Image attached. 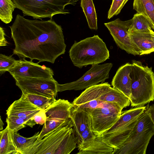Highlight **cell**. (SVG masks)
Wrapping results in <instances>:
<instances>
[{
  "instance_id": "6da1fadb",
  "label": "cell",
  "mask_w": 154,
  "mask_h": 154,
  "mask_svg": "<svg viewBox=\"0 0 154 154\" xmlns=\"http://www.w3.org/2000/svg\"><path fill=\"white\" fill-rule=\"evenodd\" d=\"M10 27L15 45L13 54L20 59L27 58L37 60L38 63H54L66 51L62 29L52 18L32 20L18 14Z\"/></svg>"
},
{
  "instance_id": "7a4b0ae2",
  "label": "cell",
  "mask_w": 154,
  "mask_h": 154,
  "mask_svg": "<svg viewBox=\"0 0 154 154\" xmlns=\"http://www.w3.org/2000/svg\"><path fill=\"white\" fill-rule=\"evenodd\" d=\"M70 120L39 140H37L23 154H69L76 147L78 138Z\"/></svg>"
},
{
  "instance_id": "3957f363",
  "label": "cell",
  "mask_w": 154,
  "mask_h": 154,
  "mask_svg": "<svg viewBox=\"0 0 154 154\" xmlns=\"http://www.w3.org/2000/svg\"><path fill=\"white\" fill-rule=\"evenodd\" d=\"M69 53L74 66L80 69L89 65L99 64L109 57L106 44L97 35L75 41Z\"/></svg>"
},
{
  "instance_id": "277c9868",
  "label": "cell",
  "mask_w": 154,
  "mask_h": 154,
  "mask_svg": "<svg viewBox=\"0 0 154 154\" xmlns=\"http://www.w3.org/2000/svg\"><path fill=\"white\" fill-rule=\"evenodd\" d=\"M131 64V106H143L154 100V73L140 61L133 60Z\"/></svg>"
},
{
  "instance_id": "5b68a950",
  "label": "cell",
  "mask_w": 154,
  "mask_h": 154,
  "mask_svg": "<svg viewBox=\"0 0 154 154\" xmlns=\"http://www.w3.org/2000/svg\"><path fill=\"white\" fill-rule=\"evenodd\" d=\"M145 110L138 118L129 137L112 154H146L154 135V124Z\"/></svg>"
},
{
  "instance_id": "8992f818",
  "label": "cell",
  "mask_w": 154,
  "mask_h": 154,
  "mask_svg": "<svg viewBox=\"0 0 154 154\" xmlns=\"http://www.w3.org/2000/svg\"><path fill=\"white\" fill-rule=\"evenodd\" d=\"M16 8L21 11L23 16H28L36 19L52 18L58 14L69 12L65 9L69 5H74L79 0H12Z\"/></svg>"
},
{
  "instance_id": "52a82bcc",
  "label": "cell",
  "mask_w": 154,
  "mask_h": 154,
  "mask_svg": "<svg viewBox=\"0 0 154 154\" xmlns=\"http://www.w3.org/2000/svg\"><path fill=\"white\" fill-rule=\"evenodd\" d=\"M99 100L117 104L123 109L131 104L130 99L120 91L113 87L108 82L101 83L86 88L73 100L76 105L92 100Z\"/></svg>"
},
{
  "instance_id": "ba28073f",
  "label": "cell",
  "mask_w": 154,
  "mask_h": 154,
  "mask_svg": "<svg viewBox=\"0 0 154 154\" xmlns=\"http://www.w3.org/2000/svg\"><path fill=\"white\" fill-rule=\"evenodd\" d=\"M112 66V63L92 65L91 68L77 80L63 84L58 83V92L82 90L100 83H103L109 78Z\"/></svg>"
},
{
  "instance_id": "9c48e42d",
  "label": "cell",
  "mask_w": 154,
  "mask_h": 154,
  "mask_svg": "<svg viewBox=\"0 0 154 154\" xmlns=\"http://www.w3.org/2000/svg\"><path fill=\"white\" fill-rule=\"evenodd\" d=\"M73 106L68 100L59 99L45 109L46 120L37 140L42 139L49 133L70 120Z\"/></svg>"
},
{
  "instance_id": "30bf717a",
  "label": "cell",
  "mask_w": 154,
  "mask_h": 154,
  "mask_svg": "<svg viewBox=\"0 0 154 154\" xmlns=\"http://www.w3.org/2000/svg\"><path fill=\"white\" fill-rule=\"evenodd\" d=\"M13 78L16 85L24 94L29 93L55 98L58 92V83L54 79Z\"/></svg>"
},
{
  "instance_id": "8fae6325",
  "label": "cell",
  "mask_w": 154,
  "mask_h": 154,
  "mask_svg": "<svg viewBox=\"0 0 154 154\" xmlns=\"http://www.w3.org/2000/svg\"><path fill=\"white\" fill-rule=\"evenodd\" d=\"M131 21V19L123 21L117 18L104 24L119 47L128 54L140 55L141 51L129 36L128 31Z\"/></svg>"
},
{
  "instance_id": "7c38bea8",
  "label": "cell",
  "mask_w": 154,
  "mask_h": 154,
  "mask_svg": "<svg viewBox=\"0 0 154 154\" xmlns=\"http://www.w3.org/2000/svg\"><path fill=\"white\" fill-rule=\"evenodd\" d=\"M122 110L109 107H99L92 110L90 116L92 132L97 135L103 134L116 122Z\"/></svg>"
},
{
  "instance_id": "4fadbf2b",
  "label": "cell",
  "mask_w": 154,
  "mask_h": 154,
  "mask_svg": "<svg viewBox=\"0 0 154 154\" xmlns=\"http://www.w3.org/2000/svg\"><path fill=\"white\" fill-rule=\"evenodd\" d=\"M38 63L22 58L8 72L13 77L54 79L53 70L50 68L41 66Z\"/></svg>"
},
{
  "instance_id": "5bb4252c",
  "label": "cell",
  "mask_w": 154,
  "mask_h": 154,
  "mask_svg": "<svg viewBox=\"0 0 154 154\" xmlns=\"http://www.w3.org/2000/svg\"><path fill=\"white\" fill-rule=\"evenodd\" d=\"M77 154H112L114 148L104 141L103 136L92 132L77 144Z\"/></svg>"
},
{
  "instance_id": "9a60e30c",
  "label": "cell",
  "mask_w": 154,
  "mask_h": 154,
  "mask_svg": "<svg viewBox=\"0 0 154 154\" xmlns=\"http://www.w3.org/2000/svg\"><path fill=\"white\" fill-rule=\"evenodd\" d=\"M41 110L29 102L25 95L22 93L20 98L14 101L9 107L6 114L7 116H17L26 121L27 123Z\"/></svg>"
},
{
  "instance_id": "2e32d148",
  "label": "cell",
  "mask_w": 154,
  "mask_h": 154,
  "mask_svg": "<svg viewBox=\"0 0 154 154\" xmlns=\"http://www.w3.org/2000/svg\"><path fill=\"white\" fill-rule=\"evenodd\" d=\"M132 66V64L128 63L119 67L111 82L113 88L122 93L129 99L131 95L130 73Z\"/></svg>"
},
{
  "instance_id": "e0dca14e",
  "label": "cell",
  "mask_w": 154,
  "mask_h": 154,
  "mask_svg": "<svg viewBox=\"0 0 154 154\" xmlns=\"http://www.w3.org/2000/svg\"><path fill=\"white\" fill-rule=\"evenodd\" d=\"M146 107L143 106L136 107L122 111L118 119L114 124L102 135L109 134L116 132L127 126L138 118L146 110Z\"/></svg>"
},
{
  "instance_id": "ac0fdd59",
  "label": "cell",
  "mask_w": 154,
  "mask_h": 154,
  "mask_svg": "<svg viewBox=\"0 0 154 154\" xmlns=\"http://www.w3.org/2000/svg\"><path fill=\"white\" fill-rule=\"evenodd\" d=\"M129 37L141 51L140 55L154 52V32L133 31L128 32Z\"/></svg>"
},
{
  "instance_id": "d6986e66",
  "label": "cell",
  "mask_w": 154,
  "mask_h": 154,
  "mask_svg": "<svg viewBox=\"0 0 154 154\" xmlns=\"http://www.w3.org/2000/svg\"><path fill=\"white\" fill-rule=\"evenodd\" d=\"M70 119L78 138V143L81 140L83 132L87 129L91 130L90 114L73 105L71 110Z\"/></svg>"
},
{
  "instance_id": "ffe728a7",
  "label": "cell",
  "mask_w": 154,
  "mask_h": 154,
  "mask_svg": "<svg viewBox=\"0 0 154 154\" xmlns=\"http://www.w3.org/2000/svg\"><path fill=\"white\" fill-rule=\"evenodd\" d=\"M137 119L118 131L109 134L102 135L104 140L114 149L119 148L129 137Z\"/></svg>"
},
{
  "instance_id": "44dd1931",
  "label": "cell",
  "mask_w": 154,
  "mask_h": 154,
  "mask_svg": "<svg viewBox=\"0 0 154 154\" xmlns=\"http://www.w3.org/2000/svg\"><path fill=\"white\" fill-rule=\"evenodd\" d=\"M0 154H20L14 142L11 130L8 126L0 132Z\"/></svg>"
},
{
  "instance_id": "7402d4cb",
  "label": "cell",
  "mask_w": 154,
  "mask_h": 154,
  "mask_svg": "<svg viewBox=\"0 0 154 154\" xmlns=\"http://www.w3.org/2000/svg\"><path fill=\"white\" fill-rule=\"evenodd\" d=\"M133 8L137 13L142 14L154 29V2L153 0H134Z\"/></svg>"
},
{
  "instance_id": "603a6c76",
  "label": "cell",
  "mask_w": 154,
  "mask_h": 154,
  "mask_svg": "<svg viewBox=\"0 0 154 154\" xmlns=\"http://www.w3.org/2000/svg\"><path fill=\"white\" fill-rule=\"evenodd\" d=\"M80 6L91 29L97 30V17L93 0H81Z\"/></svg>"
},
{
  "instance_id": "cb8c5ba5",
  "label": "cell",
  "mask_w": 154,
  "mask_h": 154,
  "mask_svg": "<svg viewBox=\"0 0 154 154\" xmlns=\"http://www.w3.org/2000/svg\"><path fill=\"white\" fill-rule=\"evenodd\" d=\"M11 131L14 142L20 154H23L25 151L35 143L40 133L38 132L32 137L26 138L20 135L17 132Z\"/></svg>"
},
{
  "instance_id": "d4e9b609",
  "label": "cell",
  "mask_w": 154,
  "mask_h": 154,
  "mask_svg": "<svg viewBox=\"0 0 154 154\" xmlns=\"http://www.w3.org/2000/svg\"><path fill=\"white\" fill-rule=\"evenodd\" d=\"M128 32L147 31L152 30L149 21L142 14L136 13L133 18Z\"/></svg>"
},
{
  "instance_id": "484cf974",
  "label": "cell",
  "mask_w": 154,
  "mask_h": 154,
  "mask_svg": "<svg viewBox=\"0 0 154 154\" xmlns=\"http://www.w3.org/2000/svg\"><path fill=\"white\" fill-rule=\"evenodd\" d=\"M16 8L12 0H0V19L5 24L10 23L13 19V12Z\"/></svg>"
},
{
  "instance_id": "4316f807",
  "label": "cell",
  "mask_w": 154,
  "mask_h": 154,
  "mask_svg": "<svg viewBox=\"0 0 154 154\" xmlns=\"http://www.w3.org/2000/svg\"><path fill=\"white\" fill-rule=\"evenodd\" d=\"M24 94L29 102L42 110L46 109L56 100L54 97L49 98L29 93Z\"/></svg>"
},
{
  "instance_id": "83f0119b",
  "label": "cell",
  "mask_w": 154,
  "mask_h": 154,
  "mask_svg": "<svg viewBox=\"0 0 154 154\" xmlns=\"http://www.w3.org/2000/svg\"><path fill=\"white\" fill-rule=\"evenodd\" d=\"M19 60H16L12 56L0 54V74L1 75L17 63Z\"/></svg>"
},
{
  "instance_id": "f1b7e54d",
  "label": "cell",
  "mask_w": 154,
  "mask_h": 154,
  "mask_svg": "<svg viewBox=\"0 0 154 154\" xmlns=\"http://www.w3.org/2000/svg\"><path fill=\"white\" fill-rule=\"evenodd\" d=\"M6 122L11 130L17 132L26 126V122L16 116H7Z\"/></svg>"
},
{
  "instance_id": "f546056e",
  "label": "cell",
  "mask_w": 154,
  "mask_h": 154,
  "mask_svg": "<svg viewBox=\"0 0 154 154\" xmlns=\"http://www.w3.org/2000/svg\"><path fill=\"white\" fill-rule=\"evenodd\" d=\"M129 0H112L110 8L108 11L107 18L110 19L118 14Z\"/></svg>"
},
{
  "instance_id": "4dcf8cb0",
  "label": "cell",
  "mask_w": 154,
  "mask_h": 154,
  "mask_svg": "<svg viewBox=\"0 0 154 154\" xmlns=\"http://www.w3.org/2000/svg\"><path fill=\"white\" fill-rule=\"evenodd\" d=\"M33 118L36 124L41 125L44 124L46 119L45 110H41L35 114Z\"/></svg>"
},
{
  "instance_id": "1f68e13d",
  "label": "cell",
  "mask_w": 154,
  "mask_h": 154,
  "mask_svg": "<svg viewBox=\"0 0 154 154\" xmlns=\"http://www.w3.org/2000/svg\"><path fill=\"white\" fill-rule=\"evenodd\" d=\"M0 45L1 46L7 45L8 42L5 38V33L3 29L0 27Z\"/></svg>"
},
{
  "instance_id": "d6a6232c",
  "label": "cell",
  "mask_w": 154,
  "mask_h": 154,
  "mask_svg": "<svg viewBox=\"0 0 154 154\" xmlns=\"http://www.w3.org/2000/svg\"><path fill=\"white\" fill-rule=\"evenodd\" d=\"M145 111L150 117L154 124V104H152L147 107Z\"/></svg>"
},
{
  "instance_id": "836d02e7",
  "label": "cell",
  "mask_w": 154,
  "mask_h": 154,
  "mask_svg": "<svg viewBox=\"0 0 154 154\" xmlns=\"http://www.w3.org/2000/svg\"><path fill=\"white\" fill-rule=\"evenodd\" d=\"M4 124L1 119V117L0 116V130L2 131L3 129V126Z\"/></svg>"
},
{
  "instance_id": "e575fe53",
  "label": "cell",
  "mask_w": 154,
  "mask_h": 154,
  "mask_svg": "<svg viewBox=\"0 0 154 154\" xmlns=\"http://www.w3.org/2000/svg\"><path fill=\"white\" fill-rule=\"evenodd\" d=\"M153 2H154V0H153Z\"/></svg>"
}]
</instances>
